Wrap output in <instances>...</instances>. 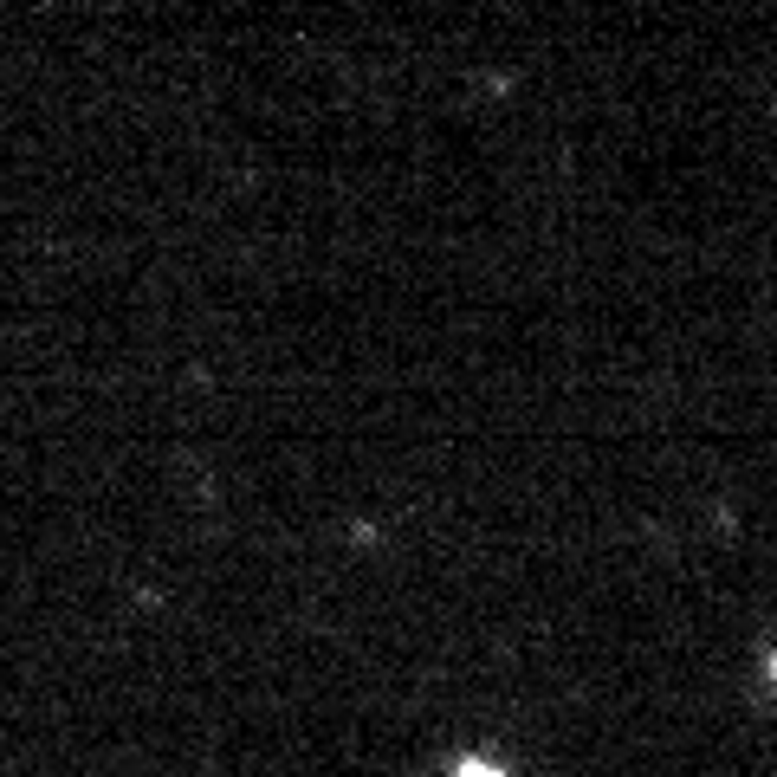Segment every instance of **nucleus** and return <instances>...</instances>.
<instances>
[{
    "label": "nucleus",
    "mask_w": 777,
    "mask_h": 777,
    "mask_svg": "<svg viewBox=\"0 0 777 777\" xmlns=\"http://www.w3.org/2000/svg\"><path fill=\"white\" fill-rule=\"evenodd\" d=\"M460 777H499V765H480V758H467V765H460Z\"/></svg>",
    "instance_id": "nucleus-1"
},
{
    "label": "nucleus",
    "mask_w": 777,
    "mask_h": 777,
    "mask_svg": "<svg viewBox=\"0 0 777 777\" xmlns=\"http://www.w3.org/2000/svg\"><path fill=\"white\" fill-rule=\"evenodd\" d=\"M771 674H777V661H771Z\"/></svg>",
    "instance_id": "nucleus-2"
}]
</instances>
